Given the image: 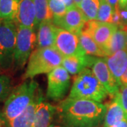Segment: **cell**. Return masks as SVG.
Segmentation results:
<instances>
[{"label":"cell","mask_w":127,"mask_h":127,"mask_svg":"<svg viewBox=\"0 0 127 127\" xmlns=\"http://www.w3.org/2000/svg\"><path fill=\"white\" fill-rule=\"evenodd\" d=\"M107 106L86 99L67 97L57 107L59 120L65 127H97L104 122Z\"/></svg>","instance_id":"6da1fadb"},{"label":"cell","mask_w":127,"mask_h":127,"mask_svg":"<svg viewBox=\"0 0 127 127\" xmlns=\"http://www.w3.org/2000/svg\"><path fill=\"white\" fill-rule=\"evenodd\" d=\"M108 95L91 68H86L78 73L73 80L68 97L86 99L102 102Z\"/></svg>","instance_id":"7a4b0ae2"},{"label":"cell","mask_w":127,"mask_h":127,"mask_svg":"<svg viewBox=\"0 0 127 127\" xmlns=\"http://www.w3.org/2000/svg\"><path fill=\"white\" fill-rule=\"evenodd\" d=\"M38 88V83L31 80L23 82L11 91L3 107V113L9 122L26 109L35 99Z\"/></svg>","instance_id":"3957f363"},{"label":"cell","mask_w":127,"mask_h":127,"mask_svg":"<svg viewBox=\"0 0 127 127\" xmlns=\"http://www.w3.org/2000/svg\"><path fill=\"white\" fill-rule=\"evenodd\" d=\"M63 58L55 47L36 48L29 57L23 79H30L40 74L49 73L62 65Z\"/></svg>","instance_id":"277c9868"},{"label":"cell","mask_w":127,"mask_h":127,"mask_svg":"<svg viewBox=\"0 0 127 127\" xmlns=\"http://www.w3.org/2000/svg\"><path fill=\"white\" fill-rule=\"evenodd\" d=\"M18 25L14 21H0V66L3 71L14 66Z\"/></svg>","instance_id":"5b68a950"},{"label":"cell","mask_w":127,"mask_h":127,"mask_svg":"<svg viewBox=\"0 0 127 127\" xmlns=\"http://www.w3.org/2000/svg\"><path fill=\"white\" fill-rule=\"evenodd\" d=\"M37 44V35L33 28L18 26L16 43L14 53V71L21 70L25 66Z\"/></svg>","instance_id":"8992f818"},{"label":"cell","mask_w":127,"mask_h":127,"mask_svg":"<svg viewBox=\"0 0 127 127\" xmlns=\"http://www.w3.org/2000/svg\"><path fill=\"white\" fill-rule=\"evenodd\" d=\"M70 86L69 73L62 66H59L48 73L47 97L54 101H60L68 93Z\"/></svg>","instance_id":"52a82bcc"},{"label":"cell","mask_w":127,"mask_h":127,"mask_svg":"<svg viewBox=\"0 0 127 127\" xmlns=\"http://www.w3.org/2000/svg\"><path fill=\"white\" fill-rule=\"evenodd\" d=\"M88 68L92 70L112 98L118 93L120 87L110 71L104 57L89 55Z\"/></svg>","instance_id":"ba28073f"},{"label":"cell","mask_w":127,"mask_h":127,"mask_svg":"<svg viewBox=\"0 0 127 127\" xmlns=\"http://www.w3.org/2000/svg\"><path fill=\"white\" fill-rule=\"evenodd\" d=\"M118 26L112 23L100 22L97 20L87 21L83 31L91 35L94 40L104 50L107 56V47L110 40Z\"/></svg>","instance_id":"9c48e42d"},{"label":"cell","mask_w":127,"mask_h":127,"mask_svg":"<svg viewBox=\"0 0 127 127\" xmlns=\"http://www.w3.org/2000/svg\"><path fill=\"white\" fill-rule=\"evenodd\" d=\"M55 47L63 57L86 55L78 35L60 28L57 30Z\"/></svg>","instance_id":"30bf717a"},{"label":"cell","mask_w":127,"mask_h":127,"mask_svg":"<svg viewBox=\"0 0 127 127\" xmlns=\"http://www.w3.org/2000/svg\"><path fill=\"white\" fill-rule=\"evenodd\" d=\"M86 22L83 14L76 6L68 9L62 17L53 19V23L57 27L76 35H78L83 31Z\"/></svg>","instance_id":"8fae6325"},{"label":"cell","mask_w":127,"mask_h":127,"mask_svg":"<svg viewBox=\"0 0 127 127\" xmlns=\"http://www.w3.org/2000/svg\"><path fill=\"white\" fill-rule=\"evenodd\" d=\"M37 94V103L33 127H49L51 125L54 115L57 112V107L46 102L40 88Z\"/></svg>","instance_id":"7c38bea8"},{"label":"cell","mask_w":127,"mask_h":127,"mask_svg":"<svg viewBox=\"0 0 127 127\" xmlns=\"http://www.w3.org/2000/svg\"><path fill=\"white\" fill-rule=\"evenodd\" d=\"M110 71L119 86V81L127 68V49L119 50L104 57Z\"/></svg>","instance_id":"4fadbf2b"},{"label":"cell","mask_w":127,"mask_h":127,"mask_svg":"<svg viewBox=\"0 0 127 127\" xmlns=\"http://www.w3.org/2000/svg\"><path fill=\"white\" fill-rule=\"evenodd\" d=\"M57 28L53 21L42 22L37 27V48L55 47Z\"/></svg>","instance_id":"5bb4252c"},{"label":"cell","mask_w":127,"mask_h":127,"mask_svg":"<svg viewBox=\"0 0 127 127\" xmlns=\"http://www.w3.org/2000/svg\"><path fill=\"white\" fill-rule=\"evenodd\" d=\"M35 21L36 11L33 0H20L17 25L35 29Z\"/></svg>","instance_id":"9a60e30c"},{"label":"cell","mask_w":127,"mask_h":127,"mask_svg":"<svg viewBox=\"0 0 127 127\" xmlns=\"http://www.w3.org/2000/svg\"><path fill=\"white\" fill-rule=\"evenodd\" d=\"M127 117L121 104L119 93L112 97V101L107 106L103 127H112Z\"/></svg>","instance_id":"2e32d148"},{"label":"cell","mask_w":127,"mask_h":127,"mask_svg":"<svg viewBox=\"0 0 127 127\" xmlns=\"http://www.w3.org/2000/svg\"><path fill=\"white\" fill-rule=\"evenodd\" d=\"M89 55H73L64 57L62 65L70 74L77 75L84 68H88Z\"/></svg>","instance_id":"e0dca14e"},{"label":"cell","mask_w":127,"mask_h":127,"mask_svg":"<svg viewBox=\"0 0 127 127\" xmlns=\"http://www.w3.org/2000/svg\"><path fill=\"white\" fill-rule=\"evenodd\" d=\"M37 103V94H36L34 100L23 113H21L17 117L9 122L10 127H33Z\"/></svg>","instance_id":"ac0fdd59"},{"label":"cell","mask_w":127,"mask_h":127,"mask_svg":"<svg viewBox=\"0 0 127 127\" xmlns=\"http://www.w3.org/2000/svg\"><path fill=\"white\" fill-rule=\"evenodd\" d=\"M78 36L82 49L86 55L100 57H104L107 56L104 50L94 40V39L88 32L82 31L78 35Z\"/></svg>","instance_id":"d6986e66"},{"label":"cell","mask_w":127,"mask_h":127,"mask_svg":"<svg viewBox=\"0 0 127 127\" xmlns=\"http://www.w3.org/2000/svg\"><path fill=\"white\" fill-rule=\"evenodd\" d=\"M127 25H124L115 31L107 47V56L115 53L119 50L127 49Z\"/></svg>","instance_id":"ffe728a7"},{"label":"cell","mask_w":127,"mask_h":127,"mask_svg":"<svg viewBox=\"0 0 127 127\" xmlns=\"http://www.w3.org/2000/svg\"><path fill=\"white\" fill-rule=\"evenodd\" d=\"M20 0H0V19L16 23Z\"/></svg>","instance_id":"44dd1931"},{"label":"cell","mask_w":127,"mask_h":127,"mask_svg":"<svg viewBox=\"0 0 127 127\" xmlns=\"http://www.w3.org/2000/svg\"><path fill=\"white\" fill-rule=\"evenodd\" d=\"M36 11L35 29L44 21H53V14L49 6V0H33Z\"/></svg>","instance_id":"7402d4cb"},{"label":"cell","mask_w":127,"mask_h":127,"mask_svg":"<svg viewBox=\"0 0 127 127\" xmlns=\"http://www.w3.org/2000/svg\"><path fill=\"white\" fill-rule=\"evenodd\" d=\"M100 4V0H83L78 7L81 9L87 21H88L97 19Z\"/></svg>","instance_id":"603a6c76"},{"label":"cell","mask_w":127,"mask_h":127,"mask_svg":"<svg viewBox=\"0 0 127 127\" xmlns=\"http://www.w3.org/2000/svg\"><path fill=\"white\" fill-rule=\"evenodd\" d=\"M100 8L98 10L97 21L104 23H111L114 9L107 0H100Z\"/></svg>","instance_id":"cb8c5ba5"},{"label":"cell","mask_w":127,"mask_h":127,"mask_svg":"<svg viewBox=\"0 0 127 127\" xmlns=\"http://www.w3.org/2000/svg\"><path fill=\"white\" fill-rule=\"evenodd\" d=\"M11 91L10 77L5 74H0V102L6 100Z\"/></svg>","instance_id":"d4e9b609"},{"label":"cell","mask_w":127,"mask_h":127,"mask_svg":"<svg viewBox=\"0 0 127 127\" xmlns=\"http://www.w3.org/2000/svg\"><path fill=\"white\" fill-rule=\"evenodd\" d=\"M49 6L53 14V19L62 17L68 10L62 0H49Z\"/></svg>","instance_id":"484cf974"},{"label":"cell","mask_w":127,"mask_h":127,"mask_svg":"<svg viewBox=\"0 0 127 127\" xmlns=\"http://www.w3.org/2000/svg\"><path fill=\"white\" fill-rule=\"evenodd\" d=\"M119 95L123 109L127 115V86H120L119 91Z\"/></svg>","instance_id":"4316f807"},{"label":"cell","mask_w":127,"mask_h":127,"mask_svg":"<svg viewBox=\"0 0 127 127\" xmlns=\"http://www.w3.org/2000/svg\"><path fill=\"white\" fill-rule=\"evenodd\" d=\"M0 127H10L9 122L5 117L3 112H0Z\"/></svg>","instance_id":"83f0119b"},{"label":"cell","mask_w":127,"mask_h":127,"mask_svg":"<svg viewBox=\"0 0 127 127\" xmlns=\"http://www.w3.org/2000/svg\"><path fill=\"white\" fill-rule=\"evenodd\" d=\"M119 14L122 21L124 25H127V9H119Z\"/></svg>","instance_id":"f1b7e54d"},{"label":"cell","mask_w":127,"mask_h":127,"mask_svg":"<svg viewBox=\"0 0 127 127\" xmlns=\"http://www.w3.org/2000/svg\"><path fill=\"white\" fill-rule=\"evenodd\" d=\"M127 86V68L119 81V87Z\"/></svg>","instance_id":"f546056e"},{"label":"cell","mask_w":127,"mask_h":127,"mask_svg":"<svg viewBox=\"0 0 127 127\" xmlns=\"http://www.w3.org/2000/svg\"><path fill=\"white\" fill-rule=\"evenodd\" d=\"M112 127H127V117Z\"/></svg>","instance_id":"4dcf8cb0"},{"label":"cell","mask_w":127,"mask_h":127,"mask_svg":"<svg viewBox=\"0 0 127 127\" xmlns=\"http://www.w3.org/2000/svg\"><path fill=\"white\" fill-rule=\"evenodd\" d=\"M62 1L64 3V4L66 5L67 9H70V8H71L73 6H76L75 3H74V0H62Z\"/></svg>","instance_id":"1f68e13d"},{"label":"cell","mask_w":127,"mask_h":127,"mask_svg":"<svg viewBox=\"0 0 127 127\" xmlns=\"http://www.w3.org/2000/svg\"><path fill=\"white\" fill-rule=\"evenodd\" d=\"M107 2L109 3V4L112 6V8L114 9V10L119 7L118 0H107Z\"/></svg>","instance_id":"d6a6232c"},{"label":"cell","mask_w":127,"mask_h":127,"mask_svg":"<svg viewBox=\"0 0 127 127\" xmlns=\"http://www.w3.org/2000/svg\"><path fill=\"white\" fill-rule=\"evenodd\" d=\"M118 6L119 9H124L127 6V0H118Z\"/></svg>","instance_id":"836d02e7"},{"label":"cell","mask_w":127,"mask_h":127,"mask_svg":"<svg viewBox=\"0 0 127 127\" xmlns=\"http://www.w3.org/2000/svg\"><path fill=\"white\" fill-rule=\"evenodd\" d=\"M83 0H74V3H75V5L76 6H78L79 4H81V2Z\"/></svg>","instance_id":"e575fe53"},{"label":"cell","mask_w":127,"mask_h":127,"mask_svg":"<svg viewBox=\"0 0 127 127\" xmlns=\"http://www.w3.org/2000/svg\"><path fill=\"white\" fill-rule=\"evenodd\" d=\"M49 127H65L63 126H59V125H53V124H51Z\"/></svg>","instance_id":"d590c367"},{"label":"cell","mask_w":127,"mask_h":127,"mask_svg":"<svg viewBox=\"0 0 127 127\" xmlns=\"http://www.w3.org/2000/svg\"></svg>","instance_id":"8d00e7d4"},{"label":"cell","mask_w":127,"mask_h":127,"mask_svg":"<svg viewBox=\"0 0 127 127\" xmlns=\"http://www.w3.org/2000/svg\"><path fill=\"white\" fill-rule=\"evenodd\" d=\"M1 70V66H0V71Z\"/></svg>","instance_id":"74e56055"},{"label":"cell","mask_w":127,"mask_h":127,"mask_svg":"<svg viewBox=\"0 0 127 127\" xmlns=\"http://www.w3.org/2000/svg\"><path fill=\"white\" fill-rule=\"evenodd\" d=\"M126 8H127V7H126Z\"/></svg>","instance_id":"f35d334b"},{"label":"cell","mask_w":127,"mask_h":127,"mask_svg":"<svg viewBox=\"0 0 127 127\" xmlns=\"http://www.w3.org/2000/svg\"><path fill=\"white\" fill-rule=\"evenodd\" d=\"M0 21H1V19H0Z\"/></svg>","instance_id":"ab89813d"}]
</instances>
